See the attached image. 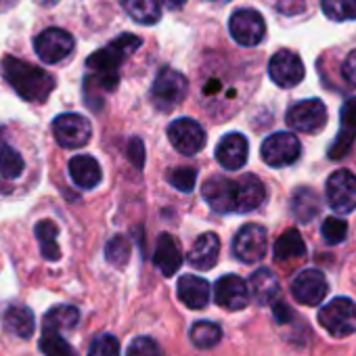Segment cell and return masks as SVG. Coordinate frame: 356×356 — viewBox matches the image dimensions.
<instances>
[{
  "label": "cell",
  "mask_w": 356,
  "mask_h": 356,
  "mask_svg": "<svg viewBox=\"0 0 356 356\" xmlns=\"http://www.w3.org/2000/svg\"><path fill=\"white\" fill-rule=\"evenodd\" d=\"M161 3H163L170 11H176V9H181V7L187 3V0H161Z\"/></svg>",
  "instance_id": "obj_42"
},
{
  "label": "cell",
  "mask_w": 356,
  "mask_h": 356,
  "mask_svg": "<svg viewBox=\"0 0 356 356\" xmlns=\"http://www.w3.org/2000/svg\"><path fill=\"white\" fill-rule=\"evenodd\" d=\"M304 254H306V243L296 229L285 231L275 243V258L277 260H293V258H302Z\"/></svg>",
  "instance_id": "obj_30"
},
{
  "label": "cell",
  "mask_w": 356,
  "mask_h": 356,
  "mask_svg": "<svg viewBox=\"0 0 356 356\" xmlns=\"http://www.w3.org/2000/svg\"><path fill=\"white\" fill-rule=\"evenodd\" d=\"M122 7L130 15V19L143 26H153L161 17L159 0H122Z\"/></svg>",
  "instance_id": "obj_27"
},
{
  "label": "cell",
  "mask_w": 356,
  "mask_h": 356,
  "mask_svg": "<svg viewBox=\"0 0 356 356\" xmlns=\"http://www.w3.org/2000/svg\"><path fill=\"white\" fill-rule=\"evenodd\" d=\"M321 235L323 239L329 243V245H337L346 239L348 235V225L346 220L337 218V216H329L323 220V227H321Z\"/></svg>",
  "instance_id": "obj_37"
},
{
  "label": "cell",
  "mask_w": 356,
  "mask_h": 356,
  "mask_svg": "<svg viewBox=\"0 0 356 356\" xmlns=\"http://www.w3.org/2000/svg\"><path fill=\"white\" fill-rule=\"evenodd\" d=\"M248 138L239 132H229L216 147V159L227 170H239L248 161Z\"/></svg>",
  "instance_id": "obj_17"
},
{
  "label": "cell",
  "mask_w": 356,
  "mask_h": 356,
  "mask_svg": "<svg viewBox=\"0 0 356 356\" xmlns=\"http://www.w3.org/2000/svg\"><path fill=\"white\" fill-rule=\"evenodd\" d=\"M204 200L214 212L227 214L239 210V178L212 176L204 183Z\"/></svg>",
  "instance_id": "obj_5"
},
{
  "label": "cell",
  "mask_w": 356,
  "mask_h": 356,
  "mask_svg": "<svg viewBox=\"0 0 356 356\" xmlns=\"http://www.w3.org/2000/svg\"><path fill=\"white\" fill-rule=\"evenodd\" d=\"M165 181L183 193H189L193 187H195V181H197V170L195 168H172L168 174H165Z\"/></svg>",
  "instance_id": "obj_35"
},
{
  "label": "cell",
  "mask_w": 356,
  "mask_h": 356,
  "mask_svg": "<svg viewBox=\"0 0 356 356\" xmlns=\"http://www.w3.org/2000/svg\"><path fill=\"white\" fill-rule=\"evenodd\" d=\"M38 245H40V254L44 256V260L49 262H57L61 258V250L57 243V235H59V227L53 220H40L34 229Z\"/></svg>",
  "instance_id": "obj_26"
},
{
  "label": "cell",
  "mask_w": 356,
  "mask_h": 356,
  "mask_svg": "<svg viewBox=\"0 0 356 356\" xmlns=\"http://www.w3.org/2000/svg\"><path fill=\"white\" fill-rule=\"evenodd\" d=\"M214 298L216 304H220L227 310H243L250 302V287L241 277L225 275L216 281Z\"/></svg>",
  "instance_id": "obj_16"
},
{
  "label": "cell",
  "mask_w": 356,
  "mask_h": 356,
  "mask_svg": "<svg viewBox=\"0 0 356 356\" xmlns=\"http://www.w3.org/2000/svg\"><path fill=\"white\" fill-rule=\"evenodd\" d=\"M354 136H356V99H350L341 107V130H339L335 143L329 149V157L331 159L343 157L350 151V147L354 143Z\"/></svg>",
  "instance_id": "obj_21"
},
{
  "label": "cell",
  "mask_w": 356,
  "mask_h": 356,
  "mask_svg": "<svg viewBox=\"0 0 356 356\" xmlns=\"http://www.w3.org/2000/svg\"><path fill=\"white\" fill-rule=\"evenodd\" d=\"M318 323L333 337H346L356 329V304L350 298H335L321 308Z\"/></svg>",
  "instance_id": "obj_4"
},
{
  "label": "cell",
  "mask_w": 356,
  "mask_h": 356,
  "mask_svg": "<svg viewBox=\"0 0 356 356\" xmlns=\"http://www.w3.org/2000/svg\"><path fill=\"white\" fill-rule=\"evenodd\" d=\"M126 356H161V348L151 337H134L128 346Z\"/></svg>",
  "instance_id": "obj_39"
},
{
  "label": "cell",
  "mask_w": 356,
  "mask_h": 356,
  "mask_svg": "<svg viewBox=\"0 0 356 356\" xmlns=\"http://www.w3.org/2000/svg\"><path fill=\"white\" fill-rule=\"evenodd\" d=\"M281 293L277 275L270 268H260L250 277V296L260 306H275Z\"/></svg>",
  "instance_id": "obj_18"
},
{
  "label": "cell",
  "mask_w": 356,
  "mask_h": 356,
  "mask_svg": "<svg viewBox=\"0 0 356 356\" xmlns=\"http://www.w3.org/2000/svg\"><path fill=\"white\" fill-rule=\"evenodd\" d=\"M268 248L266 229L260 225H245L233 239V254L245 264H254L264 258Z\"/></svg>",
  "instance_id": "obj_12"
},
{
  "label": "cell",
  "mask_w": 356,
  "mask_h": 356,
  "mask_svg": "<svg viewBox=\"0 0 356 356\" xmlns=\"http://www.w3.org/2000/svg\"><path fill=\"white\" fill-rule=\"evenodd\" d=\"M105 258L113 266H120V268L126 266V262L130 258V241L122 235H115L105 248Z\"/></svg>",
  "instance_id": "obj_36"
},
{
  "label": "cell",
  "mask_w": 356,
  "mask_h": 356,
  "mask_svg": "<svg viewBox=\"0 0 356 356\" xmlns=\"http://www.w3.org/2000/svg\"><path fill=\"white\" fill-rule=\"evenodd\" d=\"M291 293L300 304L316 306L327 296V279L321 270L314 268L302 270L291 283Z\"/></svg>",
  "instance_id": "obj_15"
},
{
  "label": "cell",
  "mask_w": 356,
  "mask_h": 356,
  "mask_svg": "<svg viewBox=\"0 0 356 356\" xmlns=\"http://www.w3.org/2000/svg\"><path fill=\"white\" fill-rule=\"evenodd\" d=\"M168 138L172 147L183 155H195L206 145L204 128L191 118H178L168 126Z\"/></svg>",
  "instance_id": "obj_10"
},
{
  "label": "cell",
  "mask_w": 356,
  "mask_h": 356,
  "mask_svg": "<svg viewBox=\"0 0 356 356\" xmlns=\"http://www.w3.org/2000/svg\"><path fill=\"white\" fill-rule=\"evenodd\" d=\"M80 321V312L76 306H70V304H59V306H53L47 316H44V329H53V331H67V329H74Z\"/></svg>",
  "instance_id": "obj_29"
},
{
  "label": "cell",
  "mask_w": 356,
  "mask_h": 356,
  "mask_svg": "<svg viewBox=\"0 0 356 356\" xmlns=\"http://www.w3.org/2000/svg\"><path fill=\"white\" fill-rule=\"evenodd\" d=\"M178 300L193 310H202L210 302V283L195 275H185L178 281Z\"/></svg>",
  "instance_id": "obj_20"
},
{
  "label": "cell",
  "mask_w": 356,
  "mask_h": 356,
  "mask_svg": "<svg viewBox=\"0 0 356 356\" xmlns=\"http://www.w3.org/2000/svg\"><path fill=\"white\" fill-rule=\"evenodd\" d=\"M229 32L233 40L241 47H256L262 42L266 34L264 17L254 9H241L235 11L229 19Z\"/></svg>",
  "instance_id": "obj_8"
},
{
  "label": "cell",
  "mask_w": 356,
  "mask_h": 356,
  "mask_svg": "<svg viewBox=\"0 0 356 356\" xmlns=\"http://www.w3.org/2000/svg\"><path fill=\"white\" fill-rule=\"evenodd\" d=\"M5 329L28 339L34 333V312L28 306H11L5 312Z\"/></svg>",
  "instance_id": "obj_28"
},
{
  "label": "cell",
  "mask_w": 356,
  "mask_h": 356,
  "mask_svg": "<svg viewBox=\"0 0 356 356\" xmlns=\"http://www.w3.org/2000/svg\"><path fill=\"white\" fill-rule=\"evenodd\" d=\"M24 168H26V161L17 149H13L11 145L0 147V174L9 178V181H15V178L24 174Z\"/></svg>",
  "instance_id": "obj_32"
},
{
  "label": "cell",
  "mask_w": 356,
  "mask_h": 356,
  "mask_svg": "<svg viewBox=\"0 0 356 356\" xmlns=\"http://www.w3.org/2000/svg\"><path fill=\"white\" fill-rule=\"evenodd\" d=\"M40 350L44 352V356H78L74 348L67 343V339L53 329H42Z\"/></svg>",
  "instance_id": "obj_33"
},
{
  "label": "cell",
  "mask_w": 356,
  "mask_h": 356,
  "mask_svg": "<svg viewBox=\"0 0 356 356\" xmlns=\"http://www.w3.org/2000/svg\"><path fill=\"white\" fill-rule=\"evenodd\" d=\"M53 134L63 149H80L90 140L92 126L80 113H61L53 122Z\"/></svg>",
  "instance_id": "obj_6"
},
{
  "label": "cell",
  "mask_w": 356,
  "mask_h": 356,
  "mask_svg": "<svg viewBox=\"0 0 356 356\" xmlns=\"http://www.w3.org/2000/svg\"><path fill=\"white\" fill-rule=\"evenodd\" d=\"M341 76H343V80H346L350 86L356 88V51H352V53L343 59V63H341Z\"/></svg>",
  "instance_id": "obj_40"
},
{
  "label": "cell",
  "mask_w": 356,
  "mask_h": 356,
  "mask_svg": "<svg viewBox=\"0 0 356 356\" xmlns=\"http://www.w3.org/2000/svg\"><path fill=\"white\" fill-rule=\"evenodd\" d=\"M70 176L80 189H95L101 183V165L90 155H76L70 159Z\"/></svg>",
  "instance_id": "obj_23"
},
{
  "label": "cell",
  "mask_w": 356,
  "mask_h": 356,
  "mask_svg": "<svg viewBox=\"0 0 356 356\" xmlns=\"http://www.w3.org/2000/svg\"><path fill=\"white\" fill-rule=\"evenodd\" d=\"M266 200V189L264 183L254 174H243L239 178V214L252 212L256 208L262 206V202Z\"/></svg>",
  "instance_id": "obj_24"
},
{
  "label": "cell",
  "mask_w": 356,
  "mask_h": 356,
  "mask_svg": "<svg viewBox=\"0 0 356 356\" xmlns=\"http://www.w3.org/2000/svg\"><path fill=\"white\" fill-rule=\"evenodd\" d=\"M140 47V38L134 34H122L120 38L111 40L107 47L99 49L86 59V67L90 74L105 76V78H118L120 65Z\"/></svg>",
  "instance_id": "obj_2"
},
{
  "label": "cell",
  "mask_w": 356,
  "mask_h": 356,
  "mask_svg": "<svg viewBox=\"0 0 356 356\" xmlns=\"http://www.w3.org/2000/svg\"><path fill=\"white\" fill-rule=\"evenodd\" d=\"M3 78L13 86V90L30 103H44L49 95L55 90V78L38 65L22 61L17 57L7 55L0 63Z\"/></svg>",
  "instance_id": "obj_1"
},
{
  "label": "cell",
  "mask_w": 356,
  "mask_h": 356,
  "mask_svg": "<svg viewBox=\"0 0 356 356\" xmlns=\"http://www.w3.org/2000/svg\"><path fill=\"white\" fill-rule=\"evenodd\" d=\"M40 5H44V7H53V5H57L59 0H38Z\"/></svg>",
  "instance_id": "obj_44"
},
{
  "label": "cell",
  "mask_w": 356,
  "mask_h": 356,
  "mask_svg": "<svg viewBox=\"0 0 356 356\" xmlns=\"http://www.w3.org/2000/svg\"><path fill=\"white\" fill-rule=\"evenodd\" d=\"M74 36L61 28H49L34 40V51L44 63H59L74 53Z\"/></svg>",
  "instance_id": "obj_9"
},
{
  "label": "cell",
  "mask_w": 356,
  "mask_h": 356,
  "mask_svg": "<svg viewBox=\"0 0 356 356\" xmlns=\"http://www.w3.org/2000/svg\"><path fill=\"white\" fill-rule=\"evenodd\" d=\"M0 136H3V128H0Z\"/></svg>",
  "instance_id": "obj_45"
},
{
  "label": "cell",
  "mask_w": 356,
  "mask_h": 356,
  "mask_svg": "<svg viewBox=\"0 0 356 356\" xmlns=\"http://www.w3.org/2000/svg\"><path fill=\"white\" fill-rule=\"evenodd\" d=\"M153 264L161 270L163 277H172L183 264V252L178 248L176 239L168 233H161L155 243Z\"/></svg>",
  "instance_id": "obj_19"
},
{
  "label": "cell",
  "mask_w": 356,
  "mask_h": 356,
  "mask_svg": "<svg viewBox=\"0 0 356 356\" xmlns=\"http://www.w3.org/2000/svg\"><path fill=\"white\" fill-rule=\"evenodd\" d=\"M304 63L293 51H277L268 61V76L281 88H293L304 80Z\"/></svg>",
  "instance_id": "obj_13"
},
{
  "label": "cell",
  "mask_w": 356,
  "mask_h": 356,
  "mask_svg": "<svg viewBox=\"0 0 356 356\" xmlns=\"http://www.w3.org/2000/svg\"><path fill=\"white\" fill-rule=\"evenodd\" d=\"M187 88V78L181 72L163 67L151 86V103L159 111H172L185 101Z\"/></svg>",
  "instance_id": "obj_3"
},
{
  "label": "cell",
  "mask_w": 356,
  "mask_h": 356,
  "mask_svg": "<svg viewBox=\"0 0 356 356\" xmlns=\"http://www.w3.org/2000/svg\"><path fill=\"white\" fill-rule=\"evenodd\" d=\"M287 124L298 132H318L327 124V107L318 99L300 101L287 111Z\"/></svg>",
  "instance_id": "obj_14"
},
{
  "label": "cell",
  "mask_w": 356,
  "mask_h": 356,
  "mask_svg": "<svg viewBox=\"0 0 356 356\" xmlns=\"http://www.w3.org/2000/svg\"><path fill=\"white\" fill-rule=\"evenodd\" d=\"M321 9L331 22L356 19V0H321Z\"/></svg>",
  "instance_id": "obj_34"
},
{
  "label": "cell",
  "mask_w": 356,
  "mask_h": 356,
  "mask_svg": "<svg viewBox=\"0 0 356 356\" xmlns=\"http://www.w3.org/2000/svg\"><path fill=\"white\" fill-rule=\"evenodd\" d=\"M220 254V239L216 233H204L195 239L193 248L189 250V264L200 270H210L218 262Z\"/></svg>",
  "instance_id": "obj_22"
},
{
  "label": "cell",
  "mask_w": 356,
  "mask_h": 356,
  "mask_svg": "<svg viewBox=\"0 0 356 356\" xmlns=\"http://www.w3.org/2000/svg\"><path fill=\"white\" fill-rule=\"evenodd\" d=\"M88 356H120L118 337H113L109 333H103V335L95 337L90 348H88Z\"/></svg>",
  "instance_id": "obj_38"
},
{
  "label": "cell",
  "mask_w": 356,
  "mask_h": 356,
  "mask_svg": "<svg viewBox=\"0 0 356 356\" xmlns=\"http://www.w3.org/2000/svg\"><path fill=\"white\" fill-rule=\"evenodd\" d=\"M327 202L337 214H350L356 210V176L348 170H337L327 181Z\"/></svg>",
  "instance_id": "obj_7"
},
{
  "label": "cell",
  "mask_w": 356,
  "mask_h": 356,
  "mask_svg": "<svg viewBox=\"0 0 356 356\" xmlns=\"http://www.w3.org/2000/svg\"><path fill=\"white\" fill-rule=\"evenodd\" d=\"M128 157L136 168H143V163H145V147H143L140 138H132L128 143Z\"/></svg>",
  "instance_id": "obj_41"
},
{
  "label": "cell",
  "mask_w": 356,
  "mask_h": 356,
  "mask_svg": "<svg viewBox=\"0 0 356 356\" xmlns=\"http://www.w3.org/2000/svg\"><path fill=\"white\" fill-rule=\"evenodd\" d=\"M262 159L273 165V168H283L293 163L300 153H302V145L298 140L296 134L291 132H275L270 134L264 143H262Z\"/></svg>",
  "instance_id": "obj_11"
},
{
  "label": "cell",
  "mask_w": 356,
  "mask_h": 356,
  "mask_svg": "<svg viewBox=\"0 0 356 356\" xmlns=\"http://www.w3.org/2000/svg\"><path fill=\"white\" fill-rule=\"evenodd\" d=\"M222 337V329L220 325L216 323H210V321H200L191 327V341L202 348V350H208V348H214Z\"/></svg>",
  "instance_id": "obj_31"
},
{
  "label": "cell",
  "mask_w": 356,
  "mask_h": 356,
  "mask_svg": "<svg viewBox=\"0 0 356 356\" xmlns=\"http://www.w3.org/2000/svg\"><path fill=\"white\" fill-rule=\"evenodd\" d=\"M291 212L293 216L300 220V222H310L318 216L321 212V200L318 195L308 189V187H302L293 193V200H291Z\"/></svg>",
  "instance_id": "obj_25"
},
{
  "label": "cell",
  "mask_w": 356,
  "mask_h": 356,
  "mask_svg": "<svg viewBox=\"0 0 356 356\" xmlns=\"http://www.w3.org/2000/svg\"><path fill=\"white\" fill-rule=\"evenodd\" d=\"M17 5V0H0V13L3 11H9L11 7H15Z\"/></svg>",
  "instance_id": "obj_43"
}]
</instances>
